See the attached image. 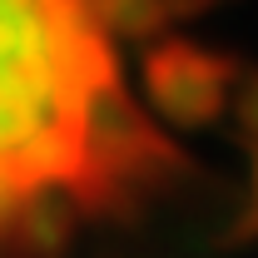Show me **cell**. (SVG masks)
I'll return each instance as SVG.
<instances>
[{"mask_svg":"<svg viewBox=\"0 0 258 258\" xmlns=\"http://www.w3.org/2000/svg\"><path fill=\"white\" fill-rule=\"evenodd\" d=\"M124 85L75 0H0V233L35 194L85 199V104Z\"/></svg>","mask_w":258,"mask_h":258,"instance_id":"cell-1","label":"cell"},{"mask_svg":"<svg viewBox=\"0 0 258 258\" xmlns=\"http://www.w3.org/2000/svg\"><path fill=\"white\" fill-rule=\"evenodd\" d=\"M233 85H238V64L219 50L184 40V35H164L144 55L149 104L179 129H209L228 109Z\"/></svg>","mask_w":258,"mask_h":258,"instance_id":"cell-2","label":"cell"},{"mask_svg":"<svg viewBox=\"0 0 258 258\" xmlns=\"http://www.w3.org/2000/svg\"><path fill=\"white\" fill-rule=\"evenodd\" d=\"M233 99V124H238V134H243V144L253 149L258 144V75H248L243 85H238V95Z\"/></svg>","mask_w":258,"mask_h":258,"instance_id":"cell-3","label":"cell"},{"mask_svg":"<svg viewBox=\"0 0 258 258\" xmlns=\"http://www.w3.org/2000/svg\"><path fill=\"white\" fill-rule=\"evenodd\" d=\"M233 243H253L258 238V144H253V159H248V204H243V214L233 219Z\"/></svg>","mask_w":258,"mask_h":258,"instance_id":"cell-4","label":"cell"}]
</instances>
